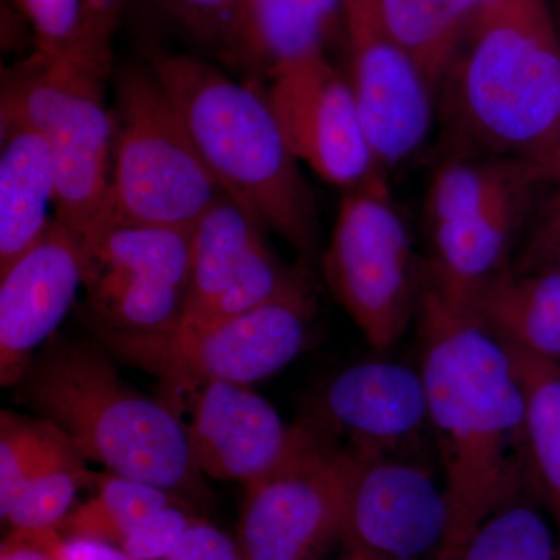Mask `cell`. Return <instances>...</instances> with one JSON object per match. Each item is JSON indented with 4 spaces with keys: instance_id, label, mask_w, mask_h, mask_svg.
Wrapping results in <instances>:
<instances>
[{
    "instance_id": "6da1fadb",
    "label": "cell",
    "mask_w": 560,
    "mask_h": 560,
    "mask_svg": "<svg viewBox=\"0 0 560 560\" xmlns=\"http://www.w3.org/2000/svg\"><path fill=\"white\" fill-rule=\"evenodd\" d=\"M418 315L420 374L451 514L438 560H455L493 512L525 495L540 497L525 390L506 346L427 279Z\"/></svg>"
},
{
    "instance_id": "7a4b0ae2",
    "label": "cell",
    "mask_w": 560,
    "mask_h": 560,
    "mask_svg": "<svg viewBox=\"0 0 560 560\" xmlns=\"http://www.w3.org/2000/svg\"><path fill=\"white\" fill-rule=\"evenodd\" d=\"M13 388L18 401L54 423L84 458L110 474L178 499H208L186 423L168 405L128 385L95 338H54Z\"/></svg>"
},
{
    "instance_id": "3957f363",
    "label": "cell",
    "mask_w": 560,
    "mask_h": 560,
    "mask_svg": "<svg viewBox=\"0 0 560 560\" xmlns=\"http://www.w3.org/2000/svg\"><path fill=\"white\" fill-rule=\"evenodd\" d=\"M145 54L213 178L265 228L311 257L318 206L260 81L241 83L200 58L160 47Z\"/></svg>"
},
{
    "instance_id": "277c9868",
    "label": "cell",
    "mask_w": 560,
    "mask_h": 560,
    "mask_svg": "<svg viewBox=\"0 0 560 560\" xmlns=\"http://www.w3.org/2000/svg\"><path fill=\"white\" fill-rule=\"evenodd\" d=\"M444 86L471 149L536 160L560 124V35L548 2L478 14Z\"/></svg>"
},
{
    "instance_id": "5b68a950",
    "label": "cell",
    "mask_w": 560,
    "mask_h": 560,
    "mask_svg": "<svg viewBox=\"0 0 560 560\" xmlns=\"http://www.w3.org/2000/svg\"><path fill=\"white\" fill-rule=\"evenodd\" d=\"M110 110L109 190L98 219L194 230L226 191L149 65L120 73Z\"/></svg>"
},
{
    "instance_id": "8992f818",
    "label": "cell",
    "mask_w": 560,
    "mask_h": 560,
    "mask_svg": "<svg viewBox=\"0 0 560 560\" xmlns=\"http://www.w3.org/2000/svg\"><path fill=\"white\" fill-rule=\"evenodd\" d=\"M313 316L315 301L307 287L215 323L179 320L162 330L91 331L114 361L189 394L212 382L248 386L270 377L305 349Z\"/></svg>"
},
{
    "instance_id": "52a82bcc",
    "label": "cell",
    "mask_w": 560,
    "mask_h": 560,
    "mask_svg": "<svg viewBox=\"0 0 560 560\" xmlns=\"http://www.w3.org/2000/svg\"><path fill=\"white\" fill-rule=\"evenodd\" d=\"M110 72L35 50L5 75L2 102L14 106L46 140L55 168V219L83 237L108 198L113 110Z\"/></svg>"
},
{
    "instance_id": "ba28073f",
    "label": "cell",
    "mask_w": 560,
    "mask_h": 560,
    "mask_svg": "<svg viewBox=\"0 0 560 560\" xmlns=\"http://www.w3.org/2000/svg\"><path fill=\"white\" fill-rule=\"evenodd\" d=\"M324 276L372 348L396 345L418 315L427 272L382 173L342 194Z\"/></svg>"
},
{
    "instance_id": "9c48e42d",
    "label": "cell",
    "mask_w": 560,
    "mask_h": 560,
    "mask_svg": "<svg viewBox=\"0 0 560 560\" xmlns=\"http://www.w3.org/2000/svg\"><path fill=\"white\" fill-rule=\"evenodd\" d=\"M298 451L246 486L241 548L246 560H311L341 539L350 486L363 460L378 455L338 444L323 423L304 422Z\"/></svg>"
},
{
    "instance_id": "30bf717a",
    "label": "cell",
    "mask_w": 560,
    "mask_h": 560,
    "mask_svg": "<svg viewBox=\"0 0 560 560\" xmlns=\"http://www.w3.org/2000/svg\"><path fill=\"white\" fill-rule=\"evenodd\" d=\"M191 231L98 219L80 238L91 330H162L186 311Z\"/></svg>"
},
{
    "instance_id": "8fae6325",
    "label": "cell",
    "mask_w": 560,
    "mask_h": 560,
    "mask_svg": "<svg viewBox=\"0 0 560 560\" xmlns=\"http://www.w3.org/2000/svg\"><path fill=\"white\" fill-rule=\"evenodd\" d=\"M256 213L221 195L191 231L189 294L180 320L215 323L307 289L276 259Z\"/></svg>"
},
{
    "instance_id": "7c38bea8",
    "label": "cell",
    "mask_w": 560,
    "mask_h": 560,
    "mask_svg": "<svg viewBox=\"0 0 560 560\" xmlns=\"http://www.w3.org/2000/svg\"><path fill=\"white\" fill-rule=\"evenodd\" d=\"M349 86L378 168L410 158L429 138L434 91L382 31L368 0H345Z\"/></svg>"
},
{
    "instance_id": "4fadbf2b",
    "label": "cell",
    "mask_w": 560,
    "mask_h": 560,
    "mask_svg": "<svg viewBox=\"0 0 560 560\" xmlns=\"http://www.w3.org/2000/svg\"><path fill=\"white\" fill-rule=\"evenodd\" d=\"M265 92L290 150L320 178L346 190L381 175L349 81L327 55L282 70Z\"/></svg>"
},
{
    "instance_id": "5bb4252c",
    "label": "cell",
    "mask_w": 560,
    "mask_h": 560,
    "mask_svg": "<svg viewBox=\"0 0 560 560\" xmlns=\"http://www.w3.org/2000/svg\"><path fill=\"white\" fill-rule=\"evenodd\" d=\"M444 486L418 460L370 455L350 486L341 540L390 560H438L447 539Z\"/></svg>"
},
{
    "instance_id": "9a60e30c",
    "label": "cell",
    "mask_w": 560,
    "mask_h": 560,
    "mask_svg": "<svg viewBox=\"0 0 560 560\" xmlns=\"http://www.w3.org/2000/svg\"><path fill=\"white\" fill-rule=\"evenodd\" d=\"M83 289L77 234L51 219L43 237L0 272V385L13 388Z\"/></svg>"
},
{
    "instance_id": "2e32d148",
    "label": "cell",
    "mask_w": 560,
    "mask_h": 560,
    "mask_svg": "<svg viewBox=\"0 0 560 560\" xmlns=\"http://www.w3.org/2000/svg\"><path fill=\"white\" fill-rule=\"evenodd\" d=\"M187 396L191 456L213 480L259 481L304 440V423L287 425L271 404L241 383L212 382Z\"/></svg>"
},
{
    "instance_id": "e0dca14e",
    "label": "cell",
    "mask_w": 560,
    "mask_h": 560,
    "mask_svg": "<svg viewBox=\"0 0 560 560\" xmlns=\"http://www.w3.org/2000/svg\"><path fill=\"white\" fill-rule=\"evenodd\" d=\"M320 410L324 427L378 455H399L430 427L422 374L394 361H366L340 372L324 390Z\"/></svg>"
},
{
    "instance_id": "ac0fdd59",
    "label": "cell",
    "mask_w": 560,
    "mask_h": 560,
    "mask_svg": "<svg viewBox=\"0 0 560 560\" xmlns=\"http://www.w3.org/2000/svg\"><path fill=\"white\" fill-rule=\"evenodd\" d=\"M341 35L345 0H243L226 55L250 80L270 81L298 62L323 57Z\"/></svg>"
},
{
    "instance_id": "d6986e66",
    "label": "cell",
    "mask_w": 560,
    "mask_h": 560,
    "mask_svg": "<svg viewBox=\"0 0 560 560\" xmlns=\"http://www.w3.org/2000/svg\"><path fill=\"white\" fill-rule=\"evenodd\" d=\"M541 187L512 195L474 215L431 226L434 259L427 282L448 300L467 305L488 280L506 268L508 253L539 206Z\"/></svg>"
},
{
    "instance_id": "ffe728a7",
    "label": "cell",
    "mask_w": 560,
    "mask_h": 560,
    "mask_svg": "<svg viewBox=\"0 0 560 560\" xmlns=\"http://www.w3.org/2000/svg\"><path fill=\"white\" fill-rule=\"evenodd\" d=\"M55 202L49 147L20 110L0 108V272L43 237Z\"/></svg>"
},
{
    "instance_id": "44dd1931",
    "label": "cell",
    "mask_w": 560,
    "mask_h": 560,
    "mask_svg": "<svg viewBox=\"0 0 560 560\" xmlns=\"http://www.w3.org/2000/svg\"><path fill=\"white\" fill-rule=\"evenodd\" d=\"M466 307L499 340L560 363V270L506 267Z\"/></svg>"
},
{
    "instance_id": "7402d4cb",
    "label": "cell",
    "mask_w": 560,
    "mask_h": 560,
    "mask_svg": "<svg viewBox=\"0 0 560 560\" xmlns=\"http://www.w3.org/2000/svg\"><path fill=\"white\" fill-rule=\"evenodd\" d=\"M375 21L436 94L469 38L478 0H368Z\"/></svg>"
},
{
    "instance_id": "603a6c76",
    "label": "cell",
    "mask_w": 560,
    "mask_h": 560,
    "mask_svg": "<svg viewBox=\"0 0 560 560\" xmlns=\"http://www.w3.org/2000/svg\"><path fill=\"white\" fill-rule=\"evenodd\" d=\"M550 184L536 161L481 154L455 158L431 183L427 215L430 226L464 219L521 191Z\"/></svg>"
},
{
    "instance_id": "cb8c5ba5",
    "label": "cell",
    "mask_w": 560,
    "mask_h": 560,
    "mask_svg": "<svg viewBox=\"0 0 560 560\" xmlns=\"http://www.w3.org/2000/svg\"><path fill=\"white\" fill-rule=\"evenodd\" d=\"M503 345L525 390L530 460L560 541V363Z\"/></svg>"
},
{
    "instance_id": "d4e9b609",
    "label": "cell",
    "mask_w": 560,
    "mask_h": 560,
    "mask_svg": "<svg viewBox=\"0 0 560 560\" xmlns=\"http://www.w3.org/2000/svg\"><path fill=\"white\" fill-rule=\"evenodd\" d=\"M94 475L86 467V458L62 433L0 517L20 533L58 530L72 510L77 492L94 485Z\"/></svg>"
},
{
    "instance_id": "484cf974",
    "label": "cell",
    "mask_w": 560,
    "mask_h": 560,
    "mask_svg": "<svg viewBox=\"0 0 560 560\" xmlns=\"http://www.w3.org/2000/svg\"><path fill=\"white\" fill-rule=\"evenodd\" d=\"M92 486L94 495L70 511L61 523L58 530L62 536L108 541L119 547L143 518L180 501L167 490L110 471L95 474Z\"/></svg>"
},
{
    "instance_id": "4316f807",
    "label": "cell",
    "mask_w": 560,
    "mask_h": 560,
    "mask_svg": "<svg viewBox=\"0 0 560 560\" xmlns=\"http://www.w3.org/2000/svg\"><path fill=\"white\" fill-rule=\"evenodd\" d=\"M537 495L493 512L475 529L455 560H560V541Z\"/></svg>"
},
{
    "instance_id": "83f0119b",
    "label": "cell",
    "mask_w": 560,
    "mask_h": 560,
    "mask_svg": "<svg viewBox=\"0 0 560 560\" xmlns=\"http://www.w3.org/2000/svg\"><path fill=\"white\" fill-rule=\"evenodd\" d=\"M61 436L62 431L47 420L0 412V514Z\"/></svg>"
},
{
    "instance_id": "f1b7e54d",
    "label": "cell",
    "mask_w": 560,
    "mask_h": 560,
    "mask_svg": "<svg viewBox=\"0 0 560 560\" xmlns=\"http://www.w3.org/2000/svg\"><path fill=\"white\" fill-rule=\"evenodd\" d=\"M16 2L22 14L32 25L36 51L50 58L90 65L84 58L81 0H16Z\"/></svg>"
},
{
    "instance_id": "f546056e",
    "label": "cell",
    "mask_w": 560,
    "mask_h": 560,
    "mask_svg": "<svg viewBox=\"0 0 560 560\" xmlns=\"http://www.w3.org/2000/svg\"><path fill=\"white\" fill-rule=\"evenodd\" d=\"M190 38L230 50L237 32L243 0H151Z\"/></svg>"
},
{
    "instance_id": "4dcf8cb0",
    "label": "cell",
    "mask_w": 560,
    "mask_h": 560,
    "mask_svg": "<svg viewBox=\"0 0 560 560\" xmlns=\"http://www.w3.org/2000/svg\"><path fill=\"white\" fill-rule=\"evenodd\" d=\"M197 518L180 508V501L154 511L121 540L119 548L136 560H164Z\"/></svg>"
},
{
    "instance_id": "1f68e13d",
    "label": "cell",
    "mask_w": 560,
    "mask_h": 560,
    "mask_svg": "<svg viewBox=\"0 0 560 560\" xmlns=\"http://www.w3.org/2000/svg\"><path fill=\"white\" fill-rule=\"evenodd\" d=\"M550 183L551 189L541 197L530 219L528 238L512 270H560V179Z\"/></svg>"
},
{
    "instance_id": "d6a6232c",
    "label": "cell",
    "mask_w": 560,
    "mask_h": 560,
    "mask_svg": "<svg viewBox=\"0 0 560 560\" xmlns=\"http://www.w3.org/2000/svg\"><path fill=\"white\" fill-rule=\"evenodd\" d=\"M130 0H81L84 58L95 68L110 72L113 39Z\"/></svg>"
},
{
    "instance_id": "836d02e7",
    "label": "cell",
    "mask_w": 560,
    "mask_h": 560,
    "mask_svg": "<svg viewBox=\"0 0 560 560\" xmlns=\"http://www.w3.org/2000/svg\"><path fill=\"white\" fill-rule=\"evenodd\" d=\"M164 560H246L238 548L215 526L195 521Z\"/></svg>"
},
{
    "instance_id": "e575fe53",
    "label": "cell",
    "mask_w": 560,
    "mask_h": 560,
    "mask_svg": "<svg viewBox=\"0 0 560 560\" xmlns=\"http://www.w3.org/2000/svg\"><path fill=\"white\" fill-rule=\"evenodd\" d=\"M49 545L54 560H136L117 545L84 537H65L60 530L50 534Z\"/></svg>"
},
{
    "instance_id": "d590c367",
    "label": "cell",
    "mask_w": 560,
    "mask_h": 560,
    "mask_svg": "<svg viewBox=\"0 0 560 560\" xmlns=\"http://www.w3.org/2000/svg\"><path fill=\"white\" fill-rule=\"evenodd\" d=\"M50 533L31 534L10 530L0 548V560H54L51 556Z\"/></svg>"
},
{
    "instance_id": "8d00e7d4",
    "label": "cell",
    "mask_w": 560,
    "mask_h": 560,
    "mask_svg": "<svg viewBox=\"0 0 560 560\" xmlns=\"http://www.w3.org/2000/svg\"><path fill=\"white\" fill-rule=\"evenodd\" d=\"M537 164L547 173L548 179H560V124L550 142L537 154Z\"/></svg>"
},
{
    "instance_id": "74e56055",
    "label": "cell",
    "mask_w": 560,
    "mask_h": 560,
    "mask_svg": "<svg viewBox=\"0 0 560 560\" xmlns=\"http://www.w3.org/2000/svg\"><path fill=\"white\" fill-rule=\"evenodd\" d=\"M545 2H548V0H478V3H480V10H478V14L485 13V11L506 9V7Z\"/></svg>"
},
{
    "instance_id": "f35d334b",
    "label": "cell",
    "mask_w": 560,
    "mask_h": 560,
    "mask_svg": "<svg viewBox=\"0 0 560 560\" xmlns=\"http://www.w3.org/2000/svg\"><path fill=\"white\" fill-rule=\"evenodd\" d=\"M338 560H390L383 556L374 555V552L357 550V548H346V555Z\"/></svg>"
},
{
    "instance_id": "ab89813d",
    "label": "cell",
    "mask_w": 560,
    "mask_h": 560,
    "mask_svg": "<svg viewBox=\"0 0 560 560\" xmlns=\"http://www.w3.org/2000/svg\"><path fill=\"white\" fill-rule=\"evenodd\" d=\"M558 28H559V35H560V24L558 25Z\"/></svg>"
}]
</instances>
